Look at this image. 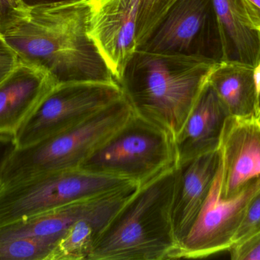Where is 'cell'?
<instances>
[{"label": "cell", "instance_id": "6da1fadb", "mask_svg": "<svg viewBox=\"0 0 260 260\" xmlns=\"http://www.w3.org/2000/svg\"><path fill=\"white\" fill-rule=\"evenodd\" d=\"M91 0L29 9L3 37L18 62L49 72L57 84L117 82L88 35Z\"/></svg>", "mask_w": 260, "mask_h": 260}, {"label": "cell", "instance_id": "7a4b0ae2", "mask_svg": "<svg viewBox=\"0 0 260 260\" xmlns=\"http://www.w3.org/2000/svg\"><path fill=\"white\" fill-rule=\"evenodd\" d=\"M215 63L136 50L118 82L136 115L175 138Z\"/></svg>", "mask_w": 260, "mask_h": 260}, {"label": "cell", "instance_id": "3957f363", "mask_svg": "<svg viewBox=\"0 0 260 260\" xmlns=\"http://www.w3.org/2000/svg\"><path fill=\"white\" fill-rule=\"evenodd\" d=\"M175 166L139 186L102 232L88 260L180 259L171 218Z\"/></svg>", "mask_w": 260, "mask_h": 260}, {"label": "cell", "instance_id": "277c9868", "mask_svg": "<svg viewBox=\"0 0 260 260\" xmlns=\"http://www.w3.org/2000/svg\"><path fill=\"white\" fill-rule=\"evenodd\" d=\"M133 114L123 97L68 129L32 146L15 148L3 166L1 188L49 172L78 169Z\"/></svg>", "mask_w": 260, "mask_h": 260}, {"label": "cell", "instance_id": "5b68a950", "mask_svg": "<svg viewBox=\"0 0 260 260\" xmlns=\"http://www.w3.org/2000/svg\"><path fill=\"white\" fill-rule=\"evenodd\" d=\"M177 165L174 139L133 113L79 169L145 184Z\"/></svg>", "mask_w": 260, "mask_h": 260}, {"label": "cell", "instance_id": "8992f818", "mask_svg": "<svg viewBox=\"0 0 260 260\" xmlns=\"http://www.w3.org/2000/svg\"><path fill=\"white\" fill-rule=\"evenodd\" d=\"M131 183H135L78 168L37 176L0 188V227Z\"/></svg>", "mask_w": 260, "mask_h": 260}, {"label": "cell", "instance_id": "52a82bcc", "mask_svg": "<svg viewBox=\"0 0 260 260\" xmlns=\"http://www.w3.org/2000/svg\"><path fill=\"white\" fill-rule=\"evenodd\" d=\"M123 97L117 82L56 84L14 137L15 148L32 146L68 129Z\"/></svg>", "mask_w": 260, "mask_h": 260}, {"label": "cell", "instance_id": "ba28073f", "mask_svg": "<svg viewBox=\"0 0 260 260\" xmlns=\"http://www.w3.org/2000/svg\"><path fill=\"white\" fill-rule=\"evenodd\" d=\"M137 50L222 62L213 0H177Z\"/></svg>", "mask_w": 260, "mask_h": 260}, {"label": "cell", "instance_id": "9c48e42d", "mask_svg": "<svg viewBox=\"0 0 260 260\" xmlns=\"http://www.w3.org/2000/svg\"><path fill=\"white\" fill-rule=\"evenodd\" d=\"M221 165L209 195L180 247V259H197L229 251L246 207L259 189L260 179L251 182L234 198L221 196Z\"/></svg>", "mask_w": 260, "mask_h": 260}, {"label": "cell", "instance_id": "30bf717a", "mask_svg": "<svg viewBox=\"0 0 260 260\" xmlns=\"http://www.w3.org/2000/svg\"><path fill=\"white\" fill-rule=\"evenodd\" d=\"M139 0H91L88 35L117 83L137 50Z\"/></svg>", "mask_w": 260, "mask_h": 260}, {"label": "cell", "instance_id": "8fae6325", "mask_svg": "<svg viewBox=\"0 0 260 260\" xmlns=\"http://www.w3.org/2000/svg\"><path fill=\"white\" fill-rule=\"evenodd\" d=\"M221 196L230 199L260 179V121L229 116L219 145Z\"/></svg>", "mask_w": 260, "mask_h": 260}, {"label": "cell", "instance_id": "7c38bea8", "mask_svg": "<svg viewBox=\"0 0 260 260\" xmlns=\"http://www.w3.org/2000/svg\"><path fill=\"white\" fill-rule=\"evenodd\" d=\"M220 166L219 150L176 165L171 218L180 247L209 195Z\"/></svg>", "mask_w": 260, "mask_h": 260}, {"label": "cell", "instance_id": "4fadbf2b", "mask_svg": "<svg viewBox=\"0 0 260 260\" xmlns=\"http://www.w3.org/2000/svg\"><path fill=\"white\" fill-rule=\"evenodd\" d=\"M56 84L49 72L18 63L0 82V137H15L43 98Z\"/></svg>", "mask_w": 260, "mask_h": 260}, {"label": "cell", "instance_id": "5bb4252c", "mask_svg": "<svg viewBox=\"0 0 260 260\" xmlns=\"http://www.w3.org/2000/svg\"><path fill=\"white\" fill-rule=\"evenodd\" d=\"M229 111L209 82L174 140L177 164L218 151Z\"/></svg>", "mask_w": 260, "mask_h": 260}, {"label": "cell", "instance_id": "9a60e30c", "mask_svg": "<svg viewBox=\"0 0 260 260\" xmlns=\"http://www.w3.org/2000/svg\"><path fill=\"white\" fill-rule=\"evenodd\" d=\"M222 44V62L256 68L260 62V30L244 0H213Z\"/></svg>", "mask_w": 260, "mask_h": 260}, {"label": "cell", "instance_id": "2e32d148", "mask_svg": "<svg viewBox=\"0 0 260 260\" xmlns=\"http://www.w3.org/2000/svg\"><path fill=\"white\" fill-rule=\"evenodd\" d=\"M208 82L229 115L258 118L259 93L254 68L235 63L220 62L215 64Z\"/></svg>", "mask_w": 260, "mask_h": 260}, {"label": "cell", "instance_id": "e0dca14e", "mask_svg": "<svg viewBox=\"0 0 260 260\" xmlns=\"http://www.w3.org/2000/svg\"><path fill=\"white\" fill-rule=\"evenodd\" d=\"M120 209H109L77 221L60 238L49 260L89 259L96 241Z\"/></svg>", "mask_w": 260, "mask_h": 260}, {"label": "cell", "instance_id": "ac0fdd59", "mask_svg": "<svg viewBox=\"0 0 260 260\" xmlns=\"http://www.w3.org/2000/svg\"><path fill=\"white\" fill-rule=\"evenodd\" d=\"M60 238L0 240V260H49Z\"/></svg>", "mask_w": 260, "mask_h": 260}, {"label": "cell", "instance_id": "d6986e66", "mask_svg": "<svg viewBox=\"0 0 260 260\" xmlns=\"http://www.w3.org/2000/svg\"><path fill=\"white\" fill-rule=\"evenodd\" d=\"M177 0H139L136 44L139 48Z\"/></svg>", "mask_w": 260, "mask_h": 260}, {"label": "cell", "instance_id": "ffe728a7", "mask_svg": "<svg viewBox=\"0 0 260 260\" xmlns=\"http://www.w3.org/2000/svg\"><path fill=\"white\" fill-rule=\"evenodd\" d=\"M259 232L260 186L247 203L242 221L234 238L233 245L242 242Z\"/></svg>", "mask_w": 260, "mask_h": 260}, {"label": "cell", "instance_id": "44dd1931", "mask_svg": "<svg viewBox=\"0 0 260 260\" xmlns=\"http://www.w3.org/2000/svg\"><path fill=\"white\" fill-rule=\"evenodd\" d=\"M28 10L19 0H0V34L3 35L16 23L25 18Z\"/></svg>", "mask_w": 260, "mask_h": 260}, {"label": "cell", "instance_id": "7402d4cb", "mask_svg": "<svg viewBox=\"0 0 260 260\" xmlns=\"http://www.w3.org/2000/svg\"><path fill=\"white\" fill-rule=\"evenodd\" d=\"M229 251L232 260H260V232L232 246Z\"/></svg>", "mask_w": 260, "mask_h": 260}, {"label": "cell", "instance_id": "603a6c76", "mask_svg": "<svg viewBox=\"0 0 260 260\" xmlns=\"http://www.w3.org/2000/svg\"><path fill=\"white\" fill-rule=\"evenodd\" d=\"M18 56L0 34V82L18 64Z\"/></svg>", "mask_w": 260, "mask_h": 260}, {"label": "cell", "instance_id": "cb8c5ba5", "mask_svg": "<svg viewBox=\"0 0 260 260\" xmlns=\"http://www.w3.org/2000/svg\"><path fill=\"white\" fill-rule=\"evenodd\" d=\"M15 149V140L12 137H0V188H1V176L5 163L9 158L12 151Z\"/></svg>", "mask_w": 260, "mask_h": 260}, {"label": "cell", "instance_id": "d4e9b609", "mask_svg": "<svg viewBox=\"0 0 260 260\" xmlns=\"http://www.w3.org/2000/svg\"><path fill=\"white\" fill-rule=\"evenodd\" d=\"M255 25L260 30V0H244Z\"/></svg>", "mask_w": 260, "mask_h": 260}, {"label": "cell", "instance_id": "484cf974", "mask_svg": "<svg viewBox=\"0 0 260 260\" xmlns=\"http://www.w3.org/2000/svg\"><path fill=\"white\" fill-rule=\"evenodd\" d=\"M21 4L24 9H34L40 6H47V5L53 4V3H61V2L70 1V0H19Z\"/></svg>", "mask_w": 260, "mask_h": 260}, {"label": "cell", "instance_id": "4316f807", "mask_svg": "<svg viewBox=\"0 0 260 260\" xmlns=\"http://www.w3.org/2000/svg\"><path fill=\"white\" fill-rule=\"evenodd\" d=\"M255 70V78H256V85H257L258 93L260 95V62L256 66Z\"/></svg>", "mask_w": 260, "mask_h": 260}, {"label": "cell", "instance_id": "83f0119b", "mask_svg": "<svg viewBox=\"0 0 260 260\" xmlns=\"http://www.w3.org/2000/svg\"><path fill=\"white\" fill-rule=\"evenodd\" d=\"M259 119V121H260V119Z\"/></svg>", "mask_w": 260, "mask_h": 260}]
</instances>
